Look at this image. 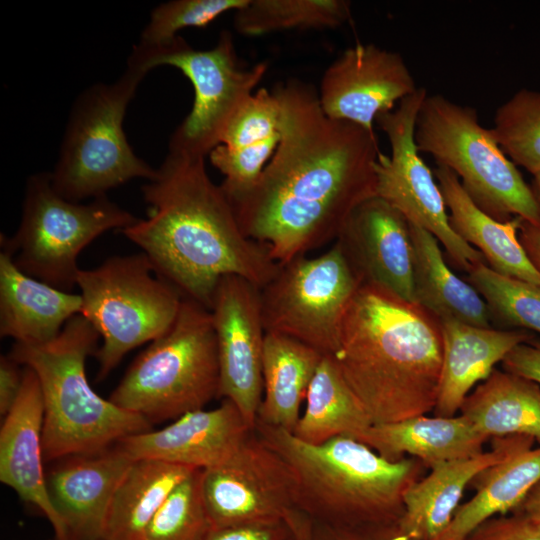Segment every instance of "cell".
Here are the masks:
<instances>
[{
	"instance_id": "cell-21",
	"label": "cell",
	"mask_w": 540,
	"mask_h": 540,
	"mask_svg": "<svg viewBox=\"0 0 540 540\" xmlns=\"http://www.w3.org/2000/svg\"><path fill=\"white\" fill-rule=\"evenodd\" d=\"M523 435L496 437L490 451L444 463L413 483L403 496L400 531L410 540H433L451 522L466 486L483 470L533 447Z\"/></svg>"
},
{
	"instance_id": "cell-8",
	"label": "cell",
	"mask_w": 540,
	"mask_h": 540,
	"mask_svg": "<svg viewBox=\"0 0 540 540\" xmlns=\"http://www.w3.org/2000/svg\"><path fill=\"white\" fill-rule=\"evenodd\" d=\"M146 74L127 63L118 80L95 84L78 96L50 173L60 196L80 202L134 178L150 181L156 176L157 170L134 153L123 129L127 107Z\"/></svg>"
},
{
	"instance_id": "cell-19",
	"label": "cell",
	"mask_w": 540,
	"mask_h": 540,
	"mask_svg": "<svg viewBox=\"0 0 540 540\" xmlns=\"http://www.w3.org/2000/svg\"><path fill=\"white\" fill-rule=\"evenodd\" d=\"M253 431L235 404L223 399L215 409L187 412L162 429L131 435L117 444L134 460L203 470L229 458Z\"/></svg>"
},
{
	"instance_id": "cell-10",
	"label": "cell",
	"mask_w": 540,
	"mask_h": 540,
	"mask_svg": "<svg viewBox=\"0 0 540 540\" xmlns=\"http://www.w3.org/2000/svg\"><path fill=\"white\" fill-rule=\"evenodd\" d=\"M137 220L107 195L88 204L69 201L55 191L50 173L40 172L28 178L20 225L12 237L1 234V247L25 274L69 292L80 252L104 232Z\"/></svg>"
},
{
	"instance_id": "cell-35",
	"label": "cell",
	"mask_w": 540,
	"mask_h": 540,
	"mask_svg": "<svg viewBox=\"0 0 540 540\" xmlns=\"http://www.w3.org/2000/svg\"><path fill=\"white\" fill-rule=\"evenodd\" d=\"M212 526L195 470L168 496L147 525L141 540H205Z\"/></svg>"
},
{
	"instance_id": "cell-16",
	"label": "cell",
	"mask_w": 540,
	"mask_h": 540,
	"mask_svg": "<svg viewBox=\"0 0 540 540\" xmlns=\"http://www.w3.org/2000/svg\"><path fill=\"white\" fill-rule=\"evenodd\" d=\"M418 88L400 53L359 43L328 66L318 97L329 118L374 130L380 114L392 111Z\"/></svg>"
},
{
	"instance_id": "cell-34",
	"label": "cell",
	"mask_w": 540,
	"mask_h": 540,
	"mask_svg": "<svg viewBox=\"0 0 540 540\" xmlns=\"http://www.w3.org/2000/svg\"><path fill=\"white\" fill-rule=\"evenodd\" d=\"M490 129L504 154L533 176L540 173V91L520 89L500 105Z\"/></svg>"
},
{
	"instance_id": "cell-39",
	"label": "cell",
	"mask_w": 540,
	"mask_h": 540,
	"mask_svg": "<svg viewBox=\"0 0 540 540\" xmlns=\"http://www.w3.org/2000/svg\"><path fill=\"white\" fill-rule=\"evenodd\" d=\"M314 540H410L398 522L356 526L330 525L312 521Z\"/></svg>"
},
{
	"instance_id": "cell-25",
	"label": "cell",
	"mask_w": 540,
	"mask_h": 540,
	"mask_svg": "<svg viewBox=\"0 0 540 540\" xmlns=\"http://www.w3.org/2000/svg\"><path fill=\"white\" fill-rule=\"evenodd\" d=\"M434 175L455 233L472 247H477L488 267L496 273L540 285V273L518 239L523 219L514 217L507 222L497 221L475 205L450 169L437 166Z\"/></svg>"
},
{
	"instance_id": "cell-4",
	"label": "cell",
	"mask_w": 540,
	"mask_h": 540,
	"mask_svg": "<svg viewBox=\"0 0 540 540\" xmlns=\"http://www.w3.org/2000/svg\"><path fill=\"white\" fill-rule=\"evenodd\" d=\"M254 432L287 465L295 508L313 522L356 526L398 521L406 490L427 468L413 457L389 461L348 436L314 445L260 422Z\"/></svg>"
},
{
	"instance_id": "cell-14",
	"label": "cell",
	"mask_w": 540,
	"mask_h": 540,
	"mask_svg": "<svg viewBox=\"0 0 540 540\" xmlns=\"http://www.w3.org/2000/svg\"><path fill=\"white\" fill-rule=\"evenodd\" d=\"M200 489L212 528L284 520L295 508L287 465L254 431L225 461L200 470Z\"/></svg>"
},
{
	"instance_id": "cell-31",
	"label": "cell",
	"mask_w": 540,
	"mask_h": 540,
	"mask_svg": "<svg viewBox=\"0 0 540 540\" xmlns=\"http://www.w3.org/2000/svg\"><path fill=\"white\" fill-rule=\"evenodd\" d=\"M305 402L292 432L305 443L318 445L338 436L358 440L373 424L330 356L317 367Z\"/></svg>"
},
{
	"instance_id": "cell-17",
	"label": "cell",
	"mask_w": 540,
	"mask_h": 540,
	"mask_svg": "<svg viewBox=\"0 0 540 540\" xmlns=\"http://www.w3.org/2000/svg\"><path fill=\"white\" fill-rule=\"evenodd\" d=\"M335 242L361 285L416 303L409 222L397 209L378 196L365 200Z\"/></svg>"
},
{
	"instance_id": "cell-36",
	"label": "cell",
	"mask_w": 540,
	"mask_h": 540,
	"mask_svg": "<svg viewBox=\"0 0 540 540\" xmlns=\"http://www.w3.org/2000/svg\"><path fill=\"white\" fill-rule=\"evenodd\" d=\"M249 0H171L155 7L140 43L158 46L170 42L185 28L205 27L228 11H237Z\"/></svg>"
},
{
	"instance_id": "cell-42",
	"label": "cell",
	"mask_w": 540,
	"mask_h": 540,
	"mask_svg": "<svg viewBox=\"0 0 540 540\" xmlns=\"http://www.w3.org/2000/svg\"><path fill=\"white\" fill-rule=\"evenodd\" d=\"M9 354L0 359V414L5 416L15 404L23 382V370Z\"/></svg>"
},
{
	"instance_id": "cell-26",
	"label": "cell",
	"mask_w": 540,
	"mask_h": 540,
	"mask_svg": "<svg viewBox=\"0 0 540 540\" xmlns=\"http://www.w3.org/2000/svg\"><path fill=\"white\" fill-rule=\"evenodd\" d=\"M324 356L282 334L266 333L263 395L257 421L293 432L309 385Z\"/></svg>"
},
{
	"instance_id": "cell-38",
	"label": "cell",
	"mask_w": 540,
	"mask_h": 540,
	"mask_svg": "<svg viewBox=\"0 0 540 540\" xmlns=\"http://www.w3.org/2000/svg\"><path fill=\"white\" fill-rule=\"evenodd\" d=\"M491 517L478 525L463 540H540V522L521 511Z\"/></svg>"
},
{
	"instance_id": "cell-13",
	"label": "cell",
	"mask_w": 540,
	"mask_h": 540,
	"mask_svg": "<svg viewBox=\"0 0 540 540\" xmlns=\"http://www.w3.org/2000/svg\"><path fill=\"white\" fill-rule=\"evenodd\" d=\"M427 91L419 87L397 108L376 118L391 152L380 153L375 165L376 196L397 209L409 223L431 233L444 246L454 264L467 273L484 256L452 229L436 178L425 164L414 140L416 118Z\"/></svg>"
},
{
	"instance_id": "cell-22",
	"label": "cell",
	"mask_w": 540,
	"mask_h": 540,
	"mask_svg": "<svg viewBox=\"0 0 540 540\" xmlns=\"http://www.w3.org/2000/svg\"><path fill=\"white\" fill-rule=\"evenodd\" d=\"M442 367L435 416L452 417L479 381L517 345L534 340L526 330H502L441 320Z\"/></svg>"
},
{
	"instance_id": "cell-15",
	"label": "cell",
	"mask_w": 540,
	"mask_h": 540,
	"mask_svg": "<svg viewBox=\"0 0 540 540\" xmlns=\"http://www.w3.org/2000/svg\"><path fill=\"white\" fill-rule=\"evenodd\" d=\"M210 312L217 339L218 397L232 401L254 430L263 395L266 335L260 288L238 275L222 276Z\"/></svg>"
},
{
	"instance_id": "cell-41",
	"label": "cell",
	"mask_w": 540,
	"mask_h": 540,
	"mask_svg": "<svg viewBox=\"0 0 540 540\" xmlns=\"http://www.w3.org/2000/svg\"><path fill=\"white\" fill-rule=\"evenodd\" d=\"M505 371L540 385V342L529 341L514 347L503 359Z\"/></svg>"
},
{
	"instance_id": "cell-3",
	"label": "cell",
	"mask_w": 540,
	"mask_h": 540,
	"mask_svg": "<svg viewBox=\"0 0 540 540\" xmlns=\"http://www.w3.org/2000/svg\"><path fill=\"white\" fill-rule=\"evenodd\" d=\"M439 320L418 303L361 285L332 357L373 424L434 410L442 367Z\"/></svg>"
},
{
	"instance_id": "cell-7",
	"label": "cell",
	"mask_w": 540,
	"mask_h": 540,
	"mask_svg": "<svg viewBox=\"0 0 540 540\" xmlns=\"http://www.w3.org/2000/svg\"><path fill=\"white\" fill-rule=\"evenodd\" d=\"M414 140L437 166L454 172L463 189L484 213L500 222L514 217L540 227V205L504 154L477 111L441 94L425 97L419 109Z\"/></svg>"
},
{
	"instance_id": "cell-47",
	"label": "cell",
	"mask_w": 540,
	"mask_h": 540,
	"mask_svg": "<svg viewBox=\"0 0 540 540\" xmlns=\"http://www.w3.org/2000/svg\"><path fill=\"white\" fill-rule=\"evenodd\" d=\"M291 534H292V533H291ZM290 540H295L294 537H293V535L291 536Z\"/></svg>"
},
{
	"instance_id": "cell-12",
	"label": "cell",
	"mask_w": 540,
	"mask_h": 540,
	"mask_svg": "<svg viewBox=\"0 0 540 540\" xmlns=\"http://www.w3.org/2000/svg\"><path fill=\"white\" fill-rule=\"evenodd\" d=\"M360 286L336 242L317 257L301 255L279 264L274 277L260 288L265 332L288 336L333 357L346 311Z\"/></svg>"
},
{
	"instance_id": "cell-43",
	"label": "cell",
	"mask_w": 540,
	"mask_h": 540,
	"mask_svg": "<svg viewBox=\"0 0 540 540\" xmlns=\"http://www.w3.org/2000/svg\"><path fill=\"white\" fill-rule=\"evenodd\" d=\"M518 239L530 262L540 273V227L522 220L518 230Z\"/></svg>"
},
{
	"instance_id": "cell-48",
	"label": "cell",
	"mask_w": 540,
	"mask_h": 540,
	"mask_svg": "<svg viewBox=\"0 0 540 540\" xmlns=\"http://www.w3.org/2000/svg\"><path fill=\"white\" fill-rule=\"evenodd\" d=\"M53 540H56V539H53Z\"/></svg>"
},
{
	"instance_id": "cell-20",
	"label": "cell",
	"mask_w": 540,
	"mask_h": 540,
	"mask_svg": "<svg viewBox=\"0 0 540 540\" xmlns=\"http://www.w3.org/2000/svg\"><path fill=\"white\" fill-rule=\"evenodd\" d=\"M19 396L0 429V481L50 522L56 540H68L64 524L50 500L43 469L44 405L35 372L23 366Z\"/></svg>"
},
{
	"instance_id": "cell-11",
	"label": "cell",
	"mask_w": 540,
	"mask_h": 540,
	"mask_svg": "<svg viewBox=\"0 0 540 540\" xmlns=\"http://www.w3.org/2000/svg\"><path fill=\"white\" fill-rule=\"evenodd\" d=\"M128 63L147 73L170 65L190 80L192 109L172 134L169 150L204 158L221 143L229 123L254 94L268 68L266 62L244 67L227 31L208 50H196L180 36L158 46L137 44Z\"/></svg>"
},
{
	"instance_id": "cell-5",
	"label": "cell",
	"mask_w": 540,
	"mask_h": 540,
	"mask_svg": "<svg viewBox=\"0 0 540 540\" xmlns=\"http://www.w3.org/2000/svg\"><path fill=\"white\" fill-rule=\"evenodd\" d=\"M99 337L89 320L77 314L46 343L12 346L9 355L31 368L41 386L44 461L97 452L152 430L143 416L102 398L90 386L85 363L95 355Z\"/></svg>"
},
{
	"instance_id": "cell-37",
	"label": "cell",
	"mask_w": 540,
	"mask_h": 540,
	"mask_svg": "<svg viewBox=\"0 0 540 540\" xmlns=\"http://www.w3.org/2000/svg\"><path fill=\"white\" fill-rule=\"evenodd\" d=\"M280 111L272 90L258 89L233 117L221 143L229 148L249 147L280 134Z\"/></svg>"
},
{
	"instance_id": "cell-24",
	"label": "cell",
	"mask_w": 540,
	"mask_h": 540,
	"mask_svg": "<svg viewBox=\"0 0 540 540\" xmlns=\"http://www.w3.org/2000/svg\"><path fill=\"white\" fill-rule=\"evenodd\" d=\"M490 439L465 416L412 417L392 423L372 424L358 441L389 461L404 455L432 469L444 463L477 456Z\"/></svg>"
},
{
	"instance_id": "cell-27",
	"label": "cell",
	"mask_w": 540,
	"mask_h": 540,
	"mask_svg": "<svg viewBox=\"0 0 540 540\" xmlns=\"http://www.w3.org/2000/svg\"><path fill=\"white\" fill-rule=\"evenodd\" d=\"M412 243L413 289L416 303L439 321L455 320L491 328L487 305L480 294L446 265L438 240L409 223Z\"/></svg>"
},
{
	"instance_id": "cell-18",
	"label": "cell",
	"mask_w": 540,
	"mask_h": 540,
	"mask_svg": "<svg viewBox=\"0 0 540 540\" xmlns=\"http://www.w3.org/2000/svg\"><path fill=\"white\" fill-rule=\"evenodd\" d=\"M61 460L46 483L68 540H103L114 494L134 459L116 443Z\"/></svg>"
},
{
	"instance_id": "cell-33",
	"label": "cell",
	"mask_w": 540,
	"mask_h": 540,
	"mask_svg": "<svg viewBox=\"0 0 540 540\" xmlns=\"http://www.w3.org/2000/svg\"><path fill=\"white\" fill-rule=\"evenodd\" d=\"M466 282L484 299L493 328L540 333V285L503 276L485 263L473 265Z\"/></svg>"
},
{
	"instance_id": "cell-44",
	"label": "cell",
	"mask_w": 540,
	"mask_h": 540,
	"mask_svg": "<svg viewBox=\"0 0 540 540\" xmlns=\"http://www.w3.org/2000/svg\"><path fill=\"white\" fill-rule=\"evenodd\" d=\"M284 520L295 540H314L312 520L305 513L293 508L286 513Z\"/></svg>"
},
{
	"instance_id": "cell-23",
	"label": "cell",
	"mask_w": 540,
	"mask_h": 540,
	"mask_svg": "<svg viewBox=\"0 0 540 540\" xmlns=\"http://www.w3.org/2000/svg\"><path fill=\"white\" fill-rule=\"evenodd\" d=\"M80 294L63 291L37 280L14 263L11 255L0 253V335L17 343H46L80 314Z\"/></svg>"
},
{
	"instance_id": "cell-28",
	"label": "cell",
	"mask_w": 540,
	"mask_h": 540,
	"mask_svg": "<svg viewBox=\"0 0 540 540\" xmlns=\"http://www.w3.org/2000/svg\"><path fill=\"white\" fill-rule=\"evenodd\" d=\"M459 414L488 438L523 435L540 444V385L524 377L494 369Z\"/></svg>"
},
{
	"instance_id": "cell-6",
	"label": "cell",
	"mask_w": 540,
	"mask_h": 540,
	"mask_svg": "<svg viewBox=\"0 0 540 540\" xmlns=\"http://www.w3.org/2000/svg\"><path fill=\"white\" fill-rule=\"evenodd\" d=\"M218 393L211 312L183 297L172 327L137 356L109 400L152 424L203 409Z\"/></svg>"
},
{
	"instance_id": "cell-29",
	"label": "cell",
	"mask_w": 540,
	"mask_h": 540,
	"mask_svg": "<svg viewBox=\"0 0 540 540\" xmlns=\"http://www.w3.org/2000/svg\"><path fill=\"white\" fill-rule=\"evenodd\" d=\"M472 482L475 496L457 508L449 525L433 540H463L487 519L516 510L540 482V447L483 470Z\"/></svg>"
},
{
	"instance_id": "cell-46",
	"label": "cell",
	"mask_w": 540,
	"mask_h": 540,
	"mask_svg": "<svg viewBox=\"0 0 540 540\" xmlns=\"http://www.w3.org/2000/svg\"><path fill=\"white\" fill-rule=\"evenodd\" d=\"M530 186L540 205V173L534 176L532 184Z\"/></svg>"
},
{
	"instance_id": "cell-2",
	"label": "cell",
	"mask_w": 540,
	"mask_h": 540,
	"mask_svg": "<svg viewBox=\"0 0 540 540\" xmlns=\"http://www.w3.org/2000/svg\"><path fill=\"white\" fill-rule=\"evenodd\" d=\"M156 170L141 189L147 218L120 231L160 277L209 310L222 276L238 275L259 288L274 277L279 264L265 245L243 233L204 157L169 150Z\"/></svg>"
},
{
	"instance_id": "cell-9",
	"label": "cell",
	"mask_w": 540,
	"mask_h": 540,
	"mask_svg": "<svg viewBox=\"0 0 540 540\" xmlns=\"http://www.w3.org/2000/svg\"><path fill=\"white\" fill-rule=\"evenodd\" d=\"M76 285L82 298L80 314L103 341L94 355L98 381L129 351L168 332L183 298L144 253L113 256L96 268L80 269Z\"/></svg>"
},
{
	"instance_id": "cell-30",
	"label": "cell",
	"mask_w": 540,
	"mask_h": 540,
	"mask_svg": "<svg viewBox=\"0 0 540 540\" xmlns=\"http://www.w3.org/2000/svg\"><path fill=\"white\" fill-rule=\"evenodd\" d=\"M195 470L154 459L134 460L114 494L103 540H141L168 496Z\"/></svg>"
},
{
	"instance_id": "cell-40",
	"label": "cell",
	"mask_w": 540,
	"mask_h": 540,
	"mask_svg": "<svg viewBox=\"0 0 540 540\" xmlns=\"http://www.w3.org/2000/svg\"><path fill=\"white\" fill-rule=\"evenodd\" d=\"M285 520L212 528L205 540H290Z\"/></svg>"
},
{
	"instance_id": "cell-1",
	"label": "cell",
	"mask_w": 540,
	"mask_h": 540,
	"mask_svg": "<svg viewBox=\"0 0 540 540\" xmlns=\"http://www.w3.org/2000/svg\"><path fill=\"white\" fill-rule=\"evenodd\" d=\"M272 92L279 144L256 184L229 201L243 233L282 264L335 242L351 213L376 196L381 151L374 130L326 116L312 85L292 79Z\"/></svg>"
},
{
	"instance_id": "cell-45",
	"label": "cell",
	"mask_w": 540,
	"mask_h": 540,
	"mask_svg": "<svg viewBox=\"0 0 540 540\" xmlns=\"http://www.w3.org/2000/svg\"><path fill=\"white\" fill-rule=\"evenodd\" d=\"M516 510L521 511L533 520L540 522V482L529 491Z\"/></svg>"
},
{
	"instance_id": "cell-32",
	"label": "cell",
	"mask_w": 540,
	"mask_h": 540,
	"mask_svg": "<svg viewBox=\"0 0 540 540\" xmlns=\"http://www.w3.org/2000/svg\"><path fill=\"white\" fill-rule=\"evenodd\" d=\"M351 17L346 0H249L235 11L234 27L242 35L259 36L292 29L336 28Z\"/></svg>"
}]
</instances>
